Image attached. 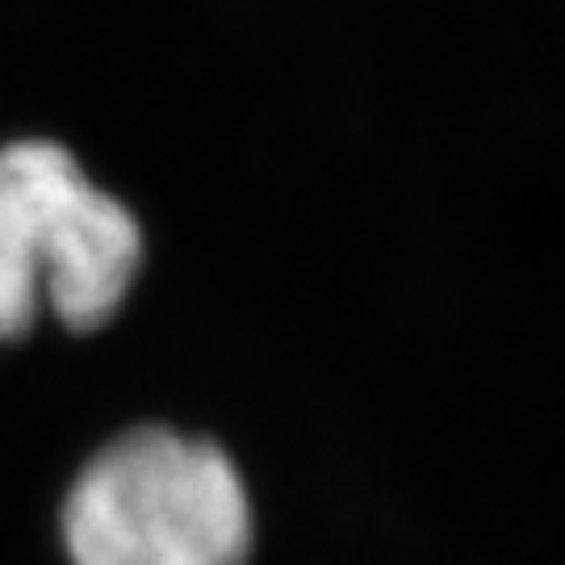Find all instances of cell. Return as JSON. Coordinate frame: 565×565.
I'll return each instance as SVG.
<instances>
[{
	"instance_id": "1",
	"label": "cell",
	"mask_w": 565,
	"mask_h": 565,
	"mask_svg": "<svg viewBox=\"0 0 565 565\" xmlns=\"http://www.w3.org/2000/svg\"><path fill=\"white\" fill-rule=\"evenodd\" d=\"M60 527L72 565H252L260 548L235 452L172 419L105 440L67 486Z\"/></svg>"
},
{
	"instance_id": "2",
	"label": "cell",
	"mask_w": 565,
	"mask_h": 565,
	"mask_svg": "<svg viewBox=\"0 0 565 565\" xmlns=\"http://www.w3.org/2000/svg\"><path fill=\"white\" fill-rule=\"evenodd\" d=\"M147 268L142 218L55 139L0 147V343L42 315L72 331L118 319Z\"/></svg>"
}]
</instances>
